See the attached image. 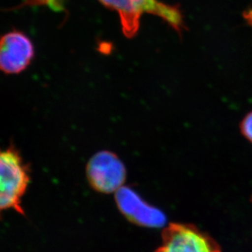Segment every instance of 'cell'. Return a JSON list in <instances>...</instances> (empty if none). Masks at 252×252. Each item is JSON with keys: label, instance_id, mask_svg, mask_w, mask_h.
<instances>
[{"label": "cell", "instance_id": "cell-1", "mask_svg": "<svg viewBox=\"0 0 252 252\" xmlns=\"http://www.w3.org/2000/svg\"><path fill=\"white\" fill-rule=\"evenodd\" d=\"M99 2L119 14L122 31L127 38L137 35L140 19L145 14L160 17L181 38L187 30L183 12L178 5L167 4L158 0H99Z\"/></svg>", "mask_w": 252, "mask_h": 252}, {"label": "cell", "instance_id": "cell-2", "mask_svg": "<svg viewBox=\"0 0 252 252\" xmlns=\"http://www.w3.org/2000/svg\"><path fill=\"white\" fill-rule=\"evenodd\" d=\"M0 167V208L2 211L15 210L20 214L24 215L21 202L27 191L30 177L27 165L14 146L12 145L1 153Z\"/></svg>", "mask_w": 252, "mask_h": 252}, {"label": "cell", "instance_id": "cell-3", "mask_svg": "<svg viewBox=\"0 0 252 252\" xmlns=\"http://www.w3.org/2000/svg\"><path fill=\"white\" fill-rule=\"evenodd\" d=\"M156 252H220V248L195 226L172 223L162 232V245Z\"/></svg>", "mask_w": 252, "mask_h": 252}, {"label": "cell", "instance_id": "cell-4", "mask_svg": "<svg viewBox=\"0 0 252 252\" xmlns=\"http://www.w3.org/2000/svg\"><path fill=\"white\" fill-rule=\"evenodd\" d=\"M87 175L93 189L101 193H110L122 188L126 178V170L116 155L103 150L89 160Z\"/></svg>", "mask_w": 252, "mask_h": 252}, {"label": "cell", "instance_id": "cell-5", "mask_svg": "<svg viewBox=\"0 0 252 252\" xmlns=\"http://www.w3.org/2000/svg\"><path fill=\"white\" fill-rule=\"evenodd\" d=\"M34 57V47L31 38L22 31H9L1 38L0 69L6 74L25 71Z\"/></svg>", "mask_w": 252, "mask_h": 252}, {"label": "cell", "instance_id": "cell-6", "mask_svg": "<svg viewBox=\"0 0 252 252\" xmlns=\"http://www.w3.org/2000/svg\"><path fill=\"white\" fill-rule=\"evenodd\" d=\"M115 198L119 209L131 222L148 227H161L164 224V215L143 202L128 188L119 189Z\"/></svg>", "mask_w": 252, "mask_h": 252}, {"label": "cell", "instance_id": "cell-7", "mask_svg": "<svg viewBox=\"0 0 252 252\" xmlns=\"http://www.w3.org/2000/svg\"><path fill=\"white\" fill-rule=\"evenodd\" d=\"M241 133L252 144V111L246 114L239 124Z\"/></svg>", "mask_w": 252, "mask_h": 252}, {"label": "cell", "instance_id": "cell-8", "mask_svg": "<svg viewBox=\"0 0 252 252\" xmlns=\"http://www.w3.org/2000/svg\"><path fill=\"white\" fill-rule=\"evenodd\" d=\"M243 18L249 27H252V7L243 11Z\"/></svg>", "mask_w": 252, "mask_h": 252}]
</instances>
